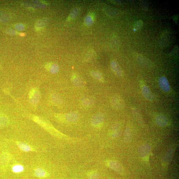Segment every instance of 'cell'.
<instances>
[{"label": "cell", "mask_w": 179, "mask_h": 179, "mask_svg": "<svg viewBox=\"0 0 179 179\" xmlns=\"http://www.w3.org/2000/svg\"><path fill=\"white\" fill-rule=\"evenodd\" d=\"M99 178V174L97 172H93L89 174L88 179H98Z\"/></svg>", "instance_id": "83f0119b"}, {"label": "cell", "mask_w": 179, "mask_h": 179, "mask_svg": "<svg viewBox=\"0 0 179 179\" xmlns=\"http://www.w3.org/2000/svg\"><path fill=\"white\" fill-rule=\"evenodd\" d=\"M107 14L111 16H114L118 14L117 11L115 9L113 8L108 7L105 10Z\"/></svg>", "instance_id": "603a6c76"}, {"label": "cell", "mask_w": 179, "mask_h": 179, "mask_svg": "<svg viewBox=\"0 0 179 179\" xmlns=\"http://www.w3.org/2000/svg\"><path fill=\"white\" fill-rule=\"evenodd\" d=\"M15 28L18 30L22 31L24 30V26L21 24H18L15 27Z\"/></svg>", "instance_id": "f546056e"}, {"label": "cell", "mask_w": 179, "mask_h": 179, "mask_svg": "<svg viewBox=\"0 0 179 179\" xmlns=\"http://www.w3.org/2000/svg\"><path fill=\"white\" fill-rule=\"evenodd\" d=\"M17 145L19 148L23 151L29 152L31 150V148L25 143L18 142Z\"/></svg>", "instance_id": "ffe728a7"}, {"label": "cell", "mask_w": 179, "mask_h": 179, "mask_svg": "<svg viewBox=\"0 0 179 179\" xmlns=\"http://www.w3.org/2000/svg\"><path fill=\"white\" fill-rule=\"evenodd\" d=\"M95 99L92 96H86L82 97L81 99L82 104L84 106L90 107L94 104Z\"/></svg>", "instance_id": "30bf717a"}, {"label": "cell", "mask_w": 179, "mask_h": 179, "mask_svg": "<svg viewBox=\"0 0 179 179\" xmlns=\"http://www.w3.org/2000/svg\"><path fill=\"white\" fill-rule=\"evenodd\" d=\"M141 6L143 10L147 11L148 10V4L147 1H140Z\"/></svg>", "instance_id": "f1b7e54d"}, {"label": "cell", "mask_w": 179, "mask_h": 179, "mask_svg": "<svg viewBox=\"0 0 179 179\" xmlns=\"http://www.w3.org/2000/svg\"><path fill=\"white\" fill-rule=\"evenodd\" d=\"M155 122L159 126L163 127L167 126L168 121L167 118L165 116L160 115L156 117Z\"/></svg>", "instance_id": "8fae6325"}, {"label": "cell", "mask_w": 179, "mask_h": 179, "mask_svg": "<svg viewBox=\"0 0 179 179\" xmlns=\"http://www.w3.org/2000/svg\"><path fill=\"white\" fill-rule=\"evenodd\" d=\"M80 10L79 8H76L74 9L69 14L67 21H71L72 20L75 18L79 14Z\"/></svg>", "instance_id": "e0dca14e"}, {"label": "cell", "mask_w": 179, "mask_h": 179, "mask_svg": "<svg viewBox=\"0 0 179 179\" xmlns=\"http://www.w3.org/2000/svg\"><path fill=\"white\" fill-rule=\"evenodd\" d=\"M24 169V167L21 165H16L13 166L12 168L13 172L15 173H19L22 172Z\"/></svg>", "instance_id": "cb8c5ba5"}, {"label": "cell", "mask_w": 179, "mask_h": 179, "mask_svg": "<svg viewBox=\"0 0 179 179\" xmlns=\"http://www.w3.org/2000/svg\"><path fill=\"white\" fill-rule=\"evenodd\" d=\"M110 102L112 107L117 110H120L124 108L125 103L124 100L120 96L115 95L111 98Z\"/></svg>", "instance_id": "6da1fadb"}, {"label": "cell", "mask_w": 179, "mask_h": 179, "mask_svg": "<svg viewBox=\"0 0 179 179\" xmlns=\"http://www.w3.org/2000/svg\"><path fill=\"white\" fill-rule=\"evenodd\" d=\"M78 114L75 112H72L66 114L64 116V120L69 122H77L79 118Z\"/></svg>", "instance_id": "ba28073f"}, {"label": "cell", "mask_w": 179, "mask_h": 179, "mask_svg": "<svg viewBox=\"0 0 179 179\" xmlns=\"http://www.w3.org/2000/svg\"><path fill=\"white\" fill-rule=\"evenodd\" d=\"M48 22V20L46 19H44L40 20L37 22L36 24L37 26L40 27H43L45 26L47 24Z\"/></svg>", "instance_id": "d4e9b609"}, {"label": "cell", "mask_w": 179, "mask_h": 179, "mask_svg": "<svg viewBox=\"0 0 179 179\" xmlns=\"http://www.w3.org/2000/svg\"><path fill=\"white\" fill-rule=\"evenodd\" d=\"M133 138L130 129L127 127L125 130L124 135V139L125 143H128L131 141Z\"/></svg>", "instance_id": "2e32d148"}, {"label": "cell", "mask_w": 179, "mask_h": 179, "mask_svg": "<svg viewBox=\"0 0 179 179\" xmlns=\"http://www.w3.org/2000/svg\"><path fill=\"white\" fill-rule=\"evenodd\" d=\"M113 3L116 4H120L121 3V2L120 1H113Z\"/></svg>", "instance_id": "4dcf8cb0"}, {"label": "cell", "mask_w": 179, "mask_h": 179, "mask_svg": "<svg viewBox=\"0 0 179 179\" xmlns=\"http://www.w3.org/2000/svg\"><path fill=\"white\" fill-rule=\"evenodd\" d=\"M142 94L149 101H152L154 100V96L150 90L146 85L143 86L142 88Z\"/></svg>", "instance_id": "8992f818"}, {"label": "cell", "mask_w": 179, "mask_h": 179, "mask_svg": "<svg viewBox=\"0 0 179 179\" xmlns=\"http://www.w3.org/2000/svg\"><path fill=\"white\" fill-rule=\"evenodd\" d=\"M94 21V18L92 14H89L87 15L85 19V23L88 27H90L92 25Z\"/></svg>", "instance_id": "ac0fdd59"}, {"label": "cell", "mask_w": 179, "mask_h": 179, "mask_svg": "<svg viewBox=\"0 0 179 179\" xmlns=\"http://www.w3.org/2000/svg\"><path fill=\"white\" fill-rule=\"evenodd\" d=\"M91 75L92 77L95 79L99 81L103 82L104 81L103 78L99 72L93 71L91 72Z\"/></svg>", "instance_id": "d6986e66"}, {"label": "cell", "mask_w": 179, "mask_h": 179, "mask_svg": "<svg viewBox=\"0 0 179 179\" xmlns=\"http://www.w3.org/2000/svg\"><path fill=\"white\" fill-rule=\"evenodd\" d=\"M107 165L110 168L118 173L121 174L124 173V169L119 163L115 161H111L108 162Z\"/></svg>", "instance_id": "5b68a950"}, {"label": "cell", "mask_w": 179, "mask_h": 179, "mask_svg": "<svg viewBox=\"0 0 179 179\" xmlns=\"http://www.w3.org/2000/svg\"><path fill=\"white\" fill-rule=\"evenodd\" d=\"M35 175L38 177H43L46 175V172L40 168H37L35 171Z\"/></svg>", "instance_id": "7402d4cb"}, {"label": "cell", "mask_w": 179, "mask_h": 179, "mask_svg": "<svg viewBox=\"0 0 179 179\" xmlns=\"http://www.w3.org/2000/svg\"><path fill=\"white\" fill-rule=\"evenodd\" d=\"M159 85L162 90L165 92H169L170 87L168 81L165 77H162L159 79Z\"/></svg>", "instance_id": "277c9868"}, {"label": "cell", "mask_w": 179, "mask_h": 179, "mask_svg": "<svg viewBox=\"0 0 179 179\" xmlns=\"http://www.w3.org/2000/svg\"><path fill=\"white\" fill-rule=\"evenodd\" d=\"M104 119L105 117L103 114L100 113H97L92 118V124L95 127H100L103 123Z\"/></svg>", "instance_id": "7a4b0ae2"}, {"label": "cell", "mask_w": 179, "mask_h": 179, "mask_svg": "<svg viewBox=\"0 0 179 179\" xmlns=\"http://www.w3.org/2000/svg\"><path fill=\"white\" fill-rule=\"evenodd\" d=\"M174 154V150L173 149H169L167 150L163 158V162L165 164H168L171 162Z\"/></svg>", "instance_id": "5bb4252c"}, {"label": "cell", "mask_w": 179, "mask_h": 179, "mask_svg": "<svg viewBox=\"0 0 179 179\" xmlns=\"http://www.w3.org/2000/svg\"><path fill=\"white\" fill-rule=\"evenodd\" d=\"M111 68L116 75L121 77L123 74L122 69L118 63L113 61L111 63Z\"/></svg>", "instance_id": "7c38bea8"}, {"label": "cell", "mask_w": 179, "mask_h": 179, "mask_svg": "<svg viewBox=\"0 0 179 179\" xmlns=\"http://www.w3.org/2000/svg\"><path fill=\"white\" fill-rule=\"evenodd\" d=\"M143 25V22L140 20L136 22L134 26V29L136 31L139 30L141 29Z\"/></svg>", "instance_id": "484cf974"}, {"label": "cell", "mask_w": 179, "mask_h": 179, "mask_svg": "<svg viewBox=\"0 0 179 179\" xmlns=\"http://www.w3.org/2000/svg\"><path fill=\"white\" fill-rule=\"evenodd\" d=\"M132 112L134 118L141 126H144V122L142 117L138 109L136 108H133L132 109Z\"/></svg>", "instance_id": "9c48e42d"}, {"label": "cell", "mask_w": 179, "mask_h": 179, "mask_svg": "<svg viewBox=\"0 0 179 179\" xmlns=\"http://www.w3.org/2000/svg\"><path fill=\"white\" fill-rule=\"evenodd\" d=\"M52 99L53 102L56 104H60L61 102V98L59 96L54 95L53 96Z\"/></svg>", "instance_id": "4316f807"}, {"label": "cell", "mask_w": 179, "mask_h": 179, "mask_svg": "<svg viewBox=\"0 0 179 179\" xmlns=\"http://www.w3.org/2000/svg\"><path fill=\"white\" fill-rule=\"evenodd\" d=\"M150 145L147 144H143L138 150L139 155L140 157L144 158L149 155L151 151Z\"/></svg>", "instance_id": "3957f363"}, {"label": "cell", "mask_w": 179, "mask_h": 179, "mask_svg": "<svg viewBox=\"0 0 179 179\" xmlns=\"http://www.w3.org/2000/svg\"><path fill=\"white\" fill-rule=\"evenodd\" d=\"M111 136L113 137H119L122 134L120 125L118 124L114 125L111 129Z\"/></svg>", "instance_id": "4fadbf2b"}, {"label": "cell", "mask_w": 179, "mask_h": 179, "mask_svg": "<svg viewBox=\"0 0 179 179\" xmlns=\"http://www.w3.org/2000/svg\"><path fill=\"white\" fill-rule=\"evenodd\" d=\"M137 58L139 62L142 65L147 67L152 66L151 62L146 57L141 55H138Z\"/></svg>", "instance_id": "9a60e30c"}, {"label": "cell", "mask_w": 179, "mask_h": 179, "mask_svg": "<svg viewBox=\"0 0 179 179\" xmlns=\"http://www.w3.org/2000/svg\"><path fill=\"white\" fill-rule=\"evenodd\" d=\"M71 81L74 85L79 88H82L84 86V82L79 76L76 74L74 73L72 75Z\"/></svg>", "instance_id": "52a82bcc"}, {"label": "cell", "mask_w": 179, "mask_h": 179, "mask_svg": "<svg viewBox=\"0 0 179 179\" xmlns=\"http://www.w3.org/2000/svg\"><path fill=\"white\" fill-rule=\"evenodd\" d=\"M25 35V34L24 33H21V36H24Z\"/></svg>", "instance_id": "1f68e13d"}, {"label": "cell", "mask_w": 179, "mask_h": 179, "mask_svg": "<svg viewBox=\"0 0 179 179\" xmlns=\"http://www.w3.org/2000/svg\"><path fill=\"white\" fill-rule=\"evenodd\" d=\"M48 69L53 74L57 73L59 70V67L57 64H53L50 65L48 67Z\"/></svg>", "instance_id": "44dd1931"}]
</instances>
